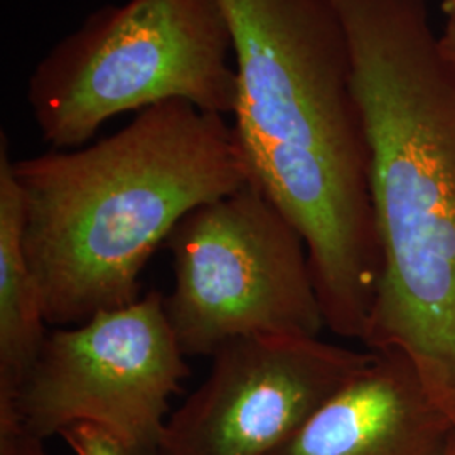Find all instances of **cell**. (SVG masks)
Instances as JSON below:
<instances>
[{"instance_id":"10","label":"cell","mask_w":455,"mask_h":455,"mask_svg":"<svg viewBox=\"0 0 455 455\" xmlns=\"http://www.w3.org/2000/svg\"><path fill=\"white\" fill-rule=\"evenodd\" d=\"M60 435L75 455H131L118 440L93 423H75Z\"/></svg>"},{"instance_id":"12","label":"cell","mask_w":455,"mask_h":455,"mask_svg":"<svg viewBox=\"0 0 455 455\" xmlns=\"http://www.w3.org/2000/svg\"><path fill=\"white\" fill-rule=\"evenodd\" d=\"M439 44L443 56L455 65V16L447 17L445 28L439 36Z\"/></svg>"},{"instance_id":"7","label":"cell","mask_w":455,"mask_h":455,"mask_svg":"<svg viewBox=\"0 0 455 455\" xmlns=\"http://www.w3.org/2000/svg\"><path fill=\"white\" fill-rule=\"evenodd\" d=\"M371 355L319 336L227 342L212 355L206 379L165 423L161 455H272Z\"/></svg>"},{"instance_id":"11","label":"cell","mask_w":455,"mask_h":455,"mask_svg":"<svg viewBox=\"0 0 455 455\" xmlns=\"http://www.w3.org/2000/svg\"><path fill=\"white\" fill-rule=\"evenodd\" d=\"M0 455H49L44 449V440L36 439L24 430L12 437L0 440Z\"/></svg>"},{"instance_id":"8","label":"cell","mask_w":455,"mask_h":455,"mask_svg":"<svg viewBox=\"0 0 455 455\" xmlns=\"http://www.w3.org/2000/svg\"><path fill=\"white\" fill-rule=\"evenodd\" d=\"M454 432L411 361L379 349L272 455H440Z\"/></svg>"},{"instance_id":"13","label":"cell","mask_w":455,"mask_h":455,"mask_svg":"<svg viewBox=\"0 0 455 455\" xmlns=\"http://www.w3.org/2000/svg\"><path fill=\"white\" fill-rule=\"evenodd\" d=\"M442 9H443L445 16H455V0H443L442 2Z\"/></svg>"},{"instance_id":"3","label":"cell","mask_w":455,"mask_h":455,"mask_svg":"<svg viewBox=\"0 0 455 455\" xmlns=\"http://www.w3.org/2000/svg\"><path fill=\"white\" fill-rule=\"evenodd\" d=\"M359 112L381 248L363 344L405 355L455 422V76L391 73Z\"/></svg>"},{"instance_id":"6","label":"cell","mask_w":455,"mask_h":455,"mask_svg":"<svg viewBox=\"0 0 455 455\" xmlns=\"http://www.w3.org/2000/svg\"><path fill=\"white\" fill-rule=\"evenodd\" d=\"M189 373L164 295L152 291L83 324L48 332L17 393L14 434L46 440L88 422L131 455H161L169 400Z\"/></svg>"},{"instance_id":"2","label":"cell","mask_w":455,"mask_h":455,"mask_svg":"<svg viewBox=\"0 0 455 455\" xmlns=\"http://www.w3.org/2000/svg\"><path fill=\"white\" fill-rule=\"evenodd\" d=\"M238 76L233 127L251 180L292 223L314 274L373 267L379 238L351 58L329 0H218Z\"/></svg>"},{"instance_id":"4","label":"cell","mask_w":455,"mask_h":455,"mask_svg":"<svg viewBox=\"0 0 455 455\" xmlns=\"http://www.w3.org/2000/svg\"><path fill=\"white\" fill-rule=\"evenodd\" d=\"M231 36L218 0H127L86 17L34 68L28 103L43 139L78 148L110 118L182 100L233 115Z\"/></svg>"},{"instance_id":"1","label":"cell","mask_w":455,"mask_h":455,"mask_svg":"<svg viewBox=\"0 0 455 455\" xmlns=\"http://www.w3.org/2000/svg\"><path fill=\"white\" fill-rule=\"evenodd\" d=\"M24 250L48 325L140 299V275L189 212L251 180L223 115L171 100L95 144L14 161Z\"/></svg>"},{"instance_id":"5","label":"cell","mask_w":455,"mask_h":455,"mask_svg":"<svg viewBox=\"0 0 455 455\" xmlns=\"http://www.w3.org/2000/svg\"><path fill=\"white\" fill-rule=\"evenodd\" d=\"M165 246L174 289L164 307L184 356H212L244 336L324 329L307 246L255 180L186 214Z\"/></svg>"},{"instance_id":"9","label":"cell","mask_w":455,"mask_h":455,"mask_svg":"<svg viewBox=\"0 0 455 455\" xmlns=\"http://www.w3.org/2000/svg\"><path fill=\"white\" fill-rule=\"evenodd\" d=\"M48 338L41 293L24 250V201L9 139L0 133V439L14 434V403Z\"/></svg>"},{"instance_id":"14","label":"cell","mask_w":455,"mask_h":455,"mask_svg":"<svg viewBox=\"0 0 455 455\" xmlns=\"http://www.w3.org/2000/svg\"><path fill=\"white\" fill-rule=\"evenodd\" d=\"M440 455H455V432L454 435L451 437V440L447 442V445H445V449L440 452Z\"/></svg>"}]
</instances>
